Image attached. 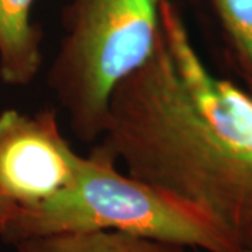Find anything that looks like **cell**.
Masks as SVG:
<instances>
[{"instance_id":"4","label":"cell","mask_w":252,"mask_h":252,"mask_svg":"<svg viewBox=\"0 0 252 252\" xmlns=\"http://www.w3.org/2000/svg\"><path fill=\"white\" fill-rule=\"evenodd\" d=\"M83 160L64 139L56 109L0 112V196L10 207L34 206L67 188Z\"/></svg>"},{"instance_id":"6","label":"cell","mask_w":252,"mask_h":252,"mask_svg":"<svg viewBox=\"0 0 252 252\" xmlns=\"http://www.w3.org/2000/svg\"><path fill=\"white\" fill-rule=\"evenodd\" d=\"M17 252H187L185 247L119 231L41 235L14 244Z\"/></svg>"},{"instance_id":"8","label":"cell","mask_w":252,"mask_h":252,"mask_svg":"<svg viewBox=\"0 0 252 252\" xmlns=\"http://www.w3.org/2000/svg\"><path fill=\"white\" fill-rule=\"evenodd\" d=\"M9 203L4 199L0 196V241H1V231H3V224L9 212Z\"/></svg>"},{"instance_id":"3","label":"cell","mask_w":252,"mask_h":252,"mask_svg":"<svg viewBox=\"0 0 252 252\" xmlns=\"http://www.w3.org/2000/svg\"><path fill=\"white\" fill-rule=\"evenodd\" d=\"M162 0H70L46 84L74 136L98 142L117 87L152 56Z\"/></svg>"},{"instance_id":"9","label":"cell","mask_w":252,"mask_h":252,"mask_svg":"<svg viewBox=\"0 0 252 252\" xmlns=\"http://www.w3.org/2000/svg\"><path fill=\"white\" fill-rule=\"evenodd\" d=\"M244 252H252V248H250V250H245Z\"/></svg>"},{"instance_id":"1","label":"cell","mask_w":252,"mask_h":252,"mask_svg":"<svg viewBox=\"0 0 252 252\" xmlns=\"http://www.w3.org/2000/svg\"><path fill=\"white\" fill-rule=\"evenodd\" d=\"M98 142L129 175L198 205L252 248V95L207 67L172 0L152 56L114 91Z\"/></svg>"},{"instance_id":"7","label":"cell","mask_w":252,"mask_h":252,"mask_svg":"<svg viewBox=\"0 0 252 252\" xmlns=\"http://www.w3.org/2000/svg\"><path fill=\"white\" fill-rule=\"evenodd\" d=\"M209 1L220 24L228 62L252 95V0Z\"/></svg>"},{"instance_id":"2","label":"cell","mask_w":252,"mask_h":252,"mask_svg":"<svg viewBox=\"0 0 252 252\" xmlns=\"http://www.w3.org/2000/svg\"><path fill=\"white\" fill-rule=\"evenodd\" d=\"M77 231H119L207 252H244L206 210L121 172L98 144L67 188L34 206L10 207L1 241L14 245Z\"/></svg>"},{"instance_id":"5","label":"cell","mask_w":252,"mask_h":252,"mask_svg":"<svg viewBox=\"0 0 252 252\" xmlns=\"http://www.w3.org/2000/svg\"><path fill=\"white\" fill-rule=\"evenodd\" d=\"M35 0H0V79L27 86L42 67V31L32 21Z\"/></svg>"}]
</instances>
